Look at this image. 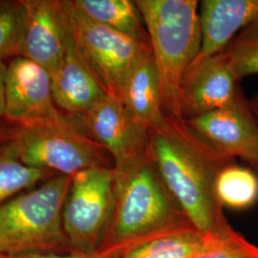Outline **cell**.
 <instances>
[{
  "mask_svg": "<svg viewBox=\"0 0 258 258\" xmlns=\"http://www.w3.org/2000/svg\"><path fill=\"white\" fill-rule=\"evenodd\" d=\"M67 24L83 60L108 96L120 99L132 70L151 55L148 41L96 23L64 0Z\"/></svg>",
  "mask_w": 258,
  "mask_h": 258,
  "instance_id": "obj_5",
  "label": "cell"
},
{
  "mask_svg": "<svg viewBox=\"0 0 258 258\" xmlns=\"http://www.w3.org/2000/svg\"><path fill=\"white\" fill-rule=\"evenodd\" d=\"M113 169L114 213L106 238L97 253L157 231L190 223L148 153L137 161Z\"/></svg>",
  "mask_w": 258,
  "mask_h": 258,
  "instance_id": "obj_3",
  "label": "cell"
},
{
  "mask_svg": "<svg viewBox=\"0 0 258 258\" xmlns=\"http://www.w3.org/2000/svg\"><path fill=\"white\" fill-rule=\"evenodd\" d=\"M26 23L23 0L0 1V60L20 55Z\"/></svg>",
  "mask_w": 258,
  "mask_h": 258,
  "instance_id": "obj_21",
  "label": "cell"
},
{
  "mask_svg": "<svg viewBox=\"0 0 258 258\" xmlns=\"http://www.w3.org/2000/svg\"><path fill=\"white\" fill-rule=\"evenodd\" d=\"M249 106L253 113V116L258 123V91L252 95V97L249 99Z\"/></svg>",
  "mask_w": 258,
  "mask_h": 258,
  "instance_id": "obj_25",
  "label": "cell"
},
{
  "mask_svg": "<svg viewBox=\"0 0 258 258\" xmlns=\"http://www.w3.org/2000/svg\"><path fill=\"white\" fill-rule=\"evenodd\" d=\"M26 23L20 55L51 75L60 63L69 35L63 1L23 0Z\"/></svg>",
  "mask_w": 258,
  "mask_h": 258,
  "instance_id": "obj_12",
  "label": "cell"
},
{
  "mask_svg": "<svg viewBox=\"0 0 258 258\" xmlns=\"http://www.w3.org/2000/svg\"><path fill=\"white\" fill-rule=\"evenodd\" d=\"M63 116L55 105L46 69L23 56L12 58L5 75V120L28 127Z\"/></svg>",
  "mask_w": 258,
  "mask_h": 258,
  "instance_id": "obj_9",
  "label": "cell"
},
{
  "mask_svg": "<svg viewBox=\"0 0 258 258\" xmlns=\"http://www.w3.org/2000/svg\"><path fill=\"white\" fill-rule=\"evenodd\" d=\"M114 206L113 167H93L71 177L62 227L72 251L97 254L109 231Z\"/></svg>",
  "mask_w": 258,
  "mask_h": 258,
  "instance_id": "obj_7",
  "label": "cell"
},
{
  "mask_svg": "<svg viewBox=\"0 0 258 258\" xmlns=\"http://www.w3.org/2000/svg\"><path fill=\"white\" fill-rule=\"evenodd\" d=\"M50 76L55 105L67 117L83 114L107 96L83 60L70 31L64 55Z\"/></svg>",
  "mask_w": 258,
  "mask_h": 258,
  "instance_id": "obj_13",
  "label": "cell"
},
{
  "mask_svg": "<svg viewBox=\"0 0 258 258\" xmlns=\"http://www.w3.org/2000/svg\"><path fill=\"white\" fill-rule=\"evenodd\" d=\"M199 13L202 45L196 59L220 53L242 30L258 23V0H203Z\"/></svg>",
  "mask_w": 258,
  "mask_h": 258,
  "instance_id": "obj_14",
  "label": "cell"
},
{
  "mask_svg": "<svg viewBox=\"0 0 258 258\" xmlns=\"http://www.w3.org/2000/svg\"><path fill=\"white\" fill-rule=\"evenodd\" d=\"M72 2L77 9L94 22L129 37L148 41V32L135 1L72 0Z\"/></svg>",
  "mask_w": 258,
  "mask_h": 258,
  "instance_id": "obj_17",
  "label": "cell"
},
{
  "mask_svg": "<svg viewBox=\"0 0 258 258\" xmlns=\"http://www.w3.org/2000/svg\"><path fill=\"white\" fill-rule=\"evenodd\" d=\"M70 184L71 177L57 174L0 203V255L15 257L70 249L62 227Z\"/></svg>",
  "mask_w": 258,
  "mask_h": 258,
  "instance_id": "obj_4",
  "label": "cell"
},
{
  "mask_svg": "<svg viewBox=\"0 0 258 258\" xmlns=\"http://www.w3.org/2000/svg\"><path fill=\"white\" fill-rule=\"evenodd\" d=\"M7 64L0 60V122L5 120V75Z\"/></svg>",
  "mask_w": 258,
  "mask_h": 258,
  "instance_id": "obj_24",
  "label": "cell"
},
{
  "mask_svg": "<svg viewBox=\"0 0 258 258\" xmlns=\"http://www.w3.org/2000/svg\"><path fill=\"white\" fill-rule=\"evenodd\" d=\"M19 158L25 165L72 177L93 167H113L109 153L66 116L15 130Z\"/></svg>",
  "mask_w": 258,
  "mask_h": 258,
  "instance_id": "obj_6",
  "label": "cell"
},
{
  "mask_svg": "<svg viewBox=\"0 0 258 258\" xmlns=\"http://www.w3.org/2000/svg\"><path fill=\"white\" fill-rule=\"evenodd\" d=\"M50 177L51 171L22 163L15 136L0 143V203Z\"/></svg>",
  "mask_w": 258,
  "mask_h": 258,
  "instance_id": "obj_18",
  "label": "cell"
},
{
  "mask_svg": "<svg viewBox=\"0 0 258 258\" xmlns=\"http://www.w3.org/2000/svg\"><path fill=\"white\" fill-rule=\"evenodd\" d=\"M237 79L258 76V23L245 28L223 50Z\"/></svg>",
  "mask_w": 258,
  "mask_h": 258,
  "instance_id": "obj_22",
  "label": "cell"
},
{
  "mask_svg": "<svg viewBox=\"0 0 258 258\" xmlns=\"http://www.w3.org/2000/svg\"><path fill=\"white\" fill-rule=\"evenodd\" d=\"M148 155L184 215L203 234L228 220L215 194V181L233 161L218 153L184 120L166 117L148 131Z\"/></svg>",
  "mask_w": 258,
  "mask_h": 258,
  "instance_id": "obj_1",
  "label": "cell"
},
{
  "mask_svg": "<svg viewBox=\"0 0 258 258\" xmlns=\"http://www.w3.org/2000/svg\"><path fill=\"white\" fill-rule=\"evenodd\" d=\"M120 101L132 119L148 131L166 119L152 55L143 60L129 74L121 90Z\"/></svg>",
  "mask_w": 258,
  "mask_h": 258,
  "instance_id": "obj_16",
  "label": "cell"
},
{
  "mask_svg": "<svg viewBox=\"0 0 258 258\" xmlns=\"http://www.w3.org/2000/svg\"><path fill=\"white\" fill-rule=\"evenodd\" d=\"M0 258H4V257H3V256H2V255H0Z\"/></svg>",
  "mask_w": 258,
  "mask_h": 258,
  "instance_id": "obj_27",
  "label": "cell"
},
{
  "mask_svg": "<svg viewBox=\"0 0 258 258\" xmlns=\"http://www.w3.org/2000/svg\"><path fill=\"white\" fill-rule=\"evenodd\" d=\"M194 258H258V247L228 221L217 231L204 234L202 245Z\"/></svg>",
  "mask_w": 258,
  "mask_h": 258,
  "instance_id": "obj_20",
  "label": "cell"
},
{
  "mask_svg": "<svg viewBox=\"0 0 258 258\" xmlns=\"http://www.w3.org/2000/svg\"><path fill=\"white\" fill-rule=\"evenodd\" d=\"M148 32L164 114L184 120L180 87L186 69L200 53L202 33L197 0H135Z\"/></svg>",
  "mask_w": 258,
  "mask_h": 258,
  "instance_id": "obj_2",
  "label": "cell"
},
{
  "mask_svg": "<svg viewBox=\"0 0 258 258\" xmlns=\"http://www.w3.org/2000/svg\"><path fill=\"white\" fill-rule=\"evenodd\" d=\"M184 121L223 156L239 158L258 169V123L243 93L226 107Z\"/></svg>",
  "mask_w": 258,
  "mask_h": 258,
  "instance_id": "obj_10",
  "label": "cell"
},
{
  "mask_svg": "<svg viewBox=\"0 0 258 258\" xmlns=\"http://www.w3.org/2000/svg\"><path fill=\"white\" fill-rule=\"evenodd\" d=\"M215 194L222 208L242 211L258 200V176L248 166L233 162L224 166L215 181Z\"/></svg>",
  "mask_w": 258,
  "mask_h": 258,
  "instance_id": "obj_19",
  "label": "cell"
},
{
  "mask_svg": "<svg viewBox=\"0 0 258 258\" xmlns=\"http://www.w3.org/2000/svg\"><path fill=\"white\" fill-rule=\"evenodd\" d=\"M239 80L223 51L195 59L180 87V112L184 120L226 107L242 94Z\"/></svg>",
  "mask_w": 258,
  "mask_h": 258,
  "instance_id": "obj_11",
  "label": "cell"
},
{
  "mask_svg": "<svg viewBox=\"0 0 258 258\" xmlns=\"http://www.w3.org/2000/svg\"><path fill=\"white\" fill-rule=\"evenodd\" d=\"M4 257V256H3ZM4 258H99L97 255L84 254L77 251H70L69 253H57V252H48V253H29L24 255H19L15 257Z\"/></svg>",
  "mask_w": 258,
  "mask_h": 258,
  "instance_id": "obj_23",
  "label": "cell"
},
{
  "mask_svg": "<svg viewBox=\"0 0 258 258\" xmlns=\"http://www.w3.org/2000/svg\"><path fill=\"white\" fill-rule=\"evenodd\" d=\"M14 136H15V130L11 131L8 129L0 127V143L11 140V139L14 138Z\"/></svg>",
  "mask_w": 258,
  "mask_h": 258,
  "instance_id": "obj_26",
  "label": "cell"
},
{
  "mask_svg": "<svg viewBox=\"0 0 258 258\" xmlns=\"http://www.w3.org/2000/svg\"><path fill=\"white\" fill-rule=\"evenodd\" d=\"M67 118L109 153L113 167L137 161L148 153V130L132 119L120 99L107 95L89 110Z\"/></svg>",
  "mask_w": 258,
  "mask_h": 258,
  "instance_id": "obj_8",
  "label": "cell"
},
{
  "mask_svg": "<svg viewBox=\"0 0 258 258\" xmlns=\"http://www.w3.org/2000/svg\"><path fill=\"white\" fill-rule=\"evenodd\" d=\"M203 238V233L191 223H185L131 240L96 255L99 258H194Z\"/></svg>",
  "mask_w": 258,
  "mask_h": 258,
  "instance_id": "obj_15",
  "label": "cell"
}]
</instances>
